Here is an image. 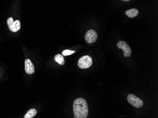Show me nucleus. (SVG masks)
I'll use <instances>...</instances> for the list:
<instances>
[{
    "label": "nucleus",
    "instance_id": "nucleus-1",
    "mask_svg": "<svg viewBox=\"0 0 158 118\" xmlns=\"http://www.w3.org/2000/svg\"><path fill=\"white\" fill-rule=\"evenodd\" d=\"M73 111L75 118H86L88 117L89 110L87 102L83 98L75 100L73 104Z\"/></svg>",
    "mask_w": 158,
    "mask_h": 118
},
{
    "label": "nucleus",
    "instance_id": "nucleus-2",
    "mask_svg": "<svg viewBox=\"0 0 158 118\" xmlns=\"http://www.w3.org/2000/svg\"><path fill=\"white\" fill-rule=\"evenodd\" d=\"M92 58L89 56H84L79 59L78 66L81 69H87L92 66Z\"/></svg>",
    "mask_w": 158,
    "mask_h": 118
},
{
    "label": "nucleus",
    "instance_id": "nucleus-3",
    "mask_svg": "<svg viewBox=\"0 0 158 118\" xmlns=\"http://www.w3.org/2000/svg\"><path fill=\"white\" fill-rule=\"evenodd\" d=\"M128 102L134 107L141 108L143 105V102L140 98L133 94H129L127 96Z\"/></svg>",
    "mask_w": 158,
    "mask_h": 118
},
{
    "label": "nucleus",
    "instance_id": "nucleus-4",
    "mask_svg": "<svg viewBox=\"0 0 158 118\" xmlns=\"http://www.w3.org/2000/svg\"><path fill=\"white\" fill-rule=\"evenodd\" d=\"M7 24L10 31L12 32H16L21 29V22L17 20L14 21L12 17H9L7 20Z\"/></svg>",
    "mask_w": 158,
    "mask_h": 118
},
{
    "label": "nucleus",
    "instance_id": "nucleus-5",
    "mask_svg": "<svg viewBox=\"0 0 158 118\" xmlns=\"http://www.w3.org/2000/svg\"><path fill=\"white\" fill-rule=\"evenodd\" d=\"M117 47L122 49L125 57H130L132 53V49L129 45L124 41H119L117 43Z\"/></svg>",
    "mask_w": 158,
    "mask_h": 118
},
{
    "label": "nucleus",
    "instance_id": "nucleus-6",
    "mask_svg": "<svg viewBox=\"0 0 158 118\" xmlns=\"http://www.w3.org/2000/svg\"><path fill=\"white\" fill-rule=\"evenodd\" d=\"M97 38V33L94 30H89L86 33L85 40L88 43H94L96 42Z\"/></svg>",
    "mask_w": 158,
    "mask_h": 118
},
{
    "label": "nucleus",
    "instance_id": "nucleus-7",
    "mask_svg": "<svg viewBox=\"0 0 158 118\" xmlns=\"http://www.w3.org/2000/svg\"><path fill=\"white\" fill-rule=\"evenodd\" d=\"M25 69L26 73L32 74L35 72L34 66L30 59H27L25 61Z\"/></svg>",
    "mask_w": 158,
    "mask_h": 118
},
{
    "label": "nucleus",
    "instance_id": "nucleus-8",
    "mask_svg": "<svg viewBox=\"0 0 158 118\" xmlns=\"http://www.w3.org/2000/svg\"><path fill=\"white\" fill-rule=\"evenodd\" d=\"M125 14L129 18H133V17H136L138 15L139 12L137 9L135 8L130 9L126 11L125 12Z\"/></svg>",
    "mask_w": 158,
    "mask_h": 118
},
{
    "label": "nucleus",
    "instance_id": "nucleus-9",
    "mask_svg": "<svg viewBox=\"0 0 158 118\" xmlns=\"http://www.w3.org/2000/svg\"><path fill=\"white\" fill-rule=\"evenodd\" d=\"M37 111L35 109H31L28 110V112L26 113L24 118H32L34 117L37 114Z\"/></svg>",
    "mask_w": 158,
    "mask_h": 118
},
{
    "label": "nucleus",
    "instance_id": "nucleus-10",
    "mask_svg": "<svg viewBox=\"0 0 158 118\" xmlns=\"http://www.w3.org/2000/svg\"><path fill=\"white\" fill-rule=\"evenodd\" d=\"M54 60L56 62L58 63L59 64L61 65H63L64 64V57L61 54H58L54 57Z\"/></svg>",
    "mask_w": 158,
    "mask_h": 118
},
{
    "label": "nucleus",
    "instance_id": "nucleus-11",
    "mask_svg": "<svg viewBox=\"0 0 158 118\" xmlns=\"http://www.w3.org/2000/svg\"><path fill=\"white\" fill-rule=\"evenodd\" d=\"M75 52V51H70L69 49H65L64 51H63L62 54L63 56H69V55L74 54Z\"/></svg>",
    "mask_w": 158,
    "mask_h": 118
},
{
    "label": "nucleus",
    "instance_id": "nucleus-12",
    "mask_svg": "<svg viewBox=\"0 0 158 118\" xmlns=\"http://www.w3.org/2000/svg\"><path fill=\"white\" fill-rule=\"evenodd\" d=\"M123 2H128L129 1H130V0H121Z\"/></svg>",
    "mask_w": 158,
    "mask_h": 118
}]
</instances>
